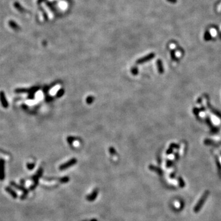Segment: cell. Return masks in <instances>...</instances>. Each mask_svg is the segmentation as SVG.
Segmentation results:
<instances>
[{
    "instance_id": "1",
    "label": "cell",
    "mask_w": 221,
    "mask_h": 221,
    "mask_svg": "<svg viewBox=\"0 0 221 221\" xmlns=\"http://www.w3.org/2000/svg\"><path fill=\"white\" fill-rule=\"evenodd\" d=\"M0 101H1V105L4 108H7L9 106L8 105V102L7 101L6 98L5 94H4V93L3 91H1L0 92Z\"/></svg>"
}]
</instances>
